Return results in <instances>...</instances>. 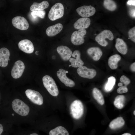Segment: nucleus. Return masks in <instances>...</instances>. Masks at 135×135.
Masks as SVG:
<instances>
[{
	"mask_svg": "<svg viewBox=\"0 0 135 135\" xmlns=\"http://www.w3.org/2000/svg\"><path fill=\"white\" fill-rule=\"evenodd\" d=\"M90 24V20L88 18H82L78 19L74 24V28L77 30L88 28Z\"/></svg>",
	"mask_w": 135,
	"mask_h": 135,
	"instance_id": "obj_17",
	"label": "nucleus"
},
{
	"mask_svg": "<svg viewBox=\"0 0 135 135\" xmlns=\"http://www.w3.org/2000/svg\"><path fill=\"white\" fill-rule=\"evenodd\" d=\"M115 47L118 52L122 54H126L128 52L126 44L122 39L119 38L116 39Z\"/></svg>",
	"mask_w": 135,
	"mask_h": 135,
	"instance_id": "obj_20",
	"label": "nucleus"
},
{
	"mask_svg": "<svg viewBox=\"0 0 135 135\" xmlns=\"http://www.w3.org/2000/svg\"><path fill=\"white\" fill-rule=\"evenodd\" d=\"M10 52L5 47L0 49V66L2 67L6 66L10 60Z\"/></svg>",
	"mask_w": 135,
	"mask_h": 135,
	"instance_id": "obj_16",
	"label": "nucleus"
},
{
	"mask_svg": "<svg viewBox=\"0 0 135 135\" xmlns=\"http://www.w3.org/2000/svg\"><path fill=\"white\" fill-rule=\"evenodd\" d=\"M118 85L120 87L122 86L123 84L122 82H119L118 84Z\"/></svg>",
	"mask_w": 135,
	"mask_h": 135,
	"instance_id": "obj_37",
	"label": "nucleus"
},
{
	"mask_svg": "<svg viewBox=\"0 0 135 135\" xmlns=\"http://www.w3.org/2000/svg\"><path fill=\"white\" fill-rule=\"evenodd\" d=\"M30 135H38L36 133H33V134H30Z\"/></svg>",
	"mask_w": 135,
	"mask_h": 135,
	"instance_id": "obj_39",
	"label": "nucleus"
},
{
	"mask_svg": "<svg viewBox=\"0 0 135 135\" xmlns=\"http://www.w3.org/2000/svg\"><path fill=\"white\" fill-rule=\"evenodd\" d=\"M115 78L111 76L108 78L107 82L105 85L104 88L105 90L107 92L110 91L113 88L116 82Z\"/></svg>",
	"mask_w": 135,
	"mask_h": 135,
	"instance_id": "obj_27",
	"label": "nucleus"
},
{
	"mask_svg": "<svg viewBox=\"0 0 135 135\" xmlns=\"http://www.w3.org/2000/svg\"><path fill=\"white\" fill-rule=\"evenodd\" d=\"M126 100V98L123 95L117 96L115 98L114 104V106L117 108L121 109L124 106Z\"/></svg>",
	"mask_w": 135,
	"mask_h": 135,
	"instance_id": "obj_26",
	"label": "nucleus"
},
{
	"mask_svg": "<svg viewBox=\"0 0 135 135\" xmlns=\"http://www.w3.org/2000/svg\"><path fill=\"white\" fill-rule=\"evenodd\" d=\"M127 4L128 5L134 6H135V0H128L127 2Z\"/></svg>",
	"mask_w": 135,
	"mask_h": 135,
	"instance_id": "obj_34",
	"label": "nucleus"
},
{
	"mask_svg": "<svg viewBox=\"0 0 135 135\" xmlns=\"http://www.w3.org/2000/svg\"><path fill=\"white\" fill-rule=\"evenodd\" d=\"M106 38L110 40H113L114 36L111 31L107 30H103L96 36L95 40L99 44L106 46L108 44V42L105 40Z\"/></svg>",
	"mask_w": 135,
	"mask_h": 135,
	"instance_id": "obj_5",
	"label": "nucleus"
},
{
	"mask_svg": "<svg viewBox=\"0 0 135 135\" xmlns=\"http://www.w3.org/2000/svg\"><path fill=\"white\" fill-rule=\"evenodd\" d=\"M86 31L85 29L79 30L75 31L72 34L71 41L74 44L79 45L84 43V37L86 34Z\"/></svg>",
	"mask_w": 135,
	"mask_h": 135,
	"instance_id": "obj_7",
	"label": "nucleus"
},
{
	"mask_svg": "<svg viewBox=\"0 0 135 135\" xmlns=\"http://www.w3.org/2000/svg\"><path fill=\"white\" fill-rule=\"evenodd\" d=\"M12 23L16 28L22 30H27L29 26L27 20L21 16H16L13 18L12 20Z\"/></svg>",
	"mask_w": 135,
	"mask_h": 135,
	"instance_id": "obj_10",
	"label": "nucleus"
},
{
	"mask_svg": "<svg viewBox=\"0 0 135 135\" xmlns=\"http://www.w3.org/2000/svg\"><path fill=\"white\" fill-rule=\"evenodd\" d=\"M72 56L74 58H70L69 61L71 63V65L72 67L78 68L83 65L84 62L80 58V53L79 50H74Z\"/></svg>",
	"mask_w": 135,
	"mask_h": 135,
	"instance_id": "obj_15",
	"label": "nucleus"
},
{
	"mask_svg": "<svg viewBox=\"0 0 135 135\" xmlns=\"http://www.w3.org/2000/svg\"><path fill=\"white\" fill-rule=\"evenodd\" d=\"M70 110L72 116L75 119L80 118L84 113L83 105L79 100H75L72 103L70 106Z\"/></svg>",
	"mask_w": 135,
	"mask_h": 135,
	"instance_id": "obj_4",
	"label": "nucleus"
},
{
	"mask_svg": "<svg viewBox=\"0 0 135 135\" xmlns=\"http://www.w3.org/2000/svg\"><path fill=\"white\" fill-rule=\"evenodd\" d=\"M125 122L122 117H119L113 120L110 123L109 126L113 130L120 128L124 124Z\"/></svg>",
	"mask_w": 135,
	"mask_h": 135,
	"instance_id": "obj_21",
	"label": "nucleus"
},
{
	"mask_svg": "<svg viewBox=\"0 0 135 135\" xmlns=\"http://www.w3.org/2000/svg\"><path fill=\"white\" fill-rule=\"evenodd\" d=\"M64 8L62 4L60 3H57L53 6L51 8L48 14L49 19L54 21L62 18L64 14Z\"/></svg>",
	"mask_w": 135,
	"mask_h": 135,
	"instance_id": "obj_3",
	"label": "nucleus"
},
{
	"mask_svg": "<svg viewBox=\"0 0 135 135\" xmlns=\"http://www.w3.org/2000/svg\"><path fill=\"white\" fill-rule=\"evenodd\" d=\"M63 27L62 24L60 23L56 24L48 27L46 30V34L49 36H54L61 31Z\"/></svg>",
	"mask_w": 135,
	"mask_h": 135,
	"instance_id": "obj_19",
	"label": "nucleus"
},
{
	"mask_svg": "<svg viewBox=\"0 0 135 135\" xmlns=\"http://www.w3.org/2000/svg\"><path fill=\"white\" fill-rule=\"evenodd\" d=\"M92 93L94 98L97 102L100 105H103L104 101L103 95L100 91L95 88L93 89Z\"/></svg>",
	"mask_w": 135,
	"mask_h": 135,
	"instance_id": "obj_24",
	"label": "nucleus"
},
{
	"mask_svg": "<svg viewBox=\"0 0 135 135\" xmlns=\"http://www.w3.org/2000/svg\"><path fill=\"white\" fill-rule=\"evenodd\" d=\"M130 15L131 17L135 18V8H132L130 9L129 11Z\"/></svg>",
	"mask_w": 135,
	"mask_h": 135,
	"instance_id": "obj_33",
	"label": "nucleus"
},
{
	"mask_svg": "<svg viewBox=\"0 0 135 135\" xmlns=\"http://www.w3.org/2000/svg\"><path fill=\"white\" fill-rule=\"evenodd\" d=\"M3 127L2 125L0 124V135L3 131Z\"/></svg>",
	"mask_w": 135,
	"mask_h": 135,
	"instance_id": "obj_36",
	"label": "nucleus"
},
{
	"mask_svg": "<svg viewBox=\"0 0 135 135\" xmlns=\"http://www.w3.org/2000/svg\"><path fill=\"white\" fill-rule=\"evenodd\" d=\"M56 50L61 58L64 61H67L69 60L72 54V50L66 46H59L57 48Z\"/></svg>",
	"mask_w": 135,
	"mask_h": 135,
	"instance_id": "obj_14",
	"label": "nucleus"
},
{
	"mask_svg": "<svg viewBox=\"0 0 135 135\" xmlns=\"http://www.w3.org/2000/svg\"><path fill=\"white\" fill-rule=\"evenodd\" d=\"M121 135H132L130 133H126L124 134H122Z\"/></svg>",
	"mask_w": 135,
	"mask_h": 135,
	"instance_id": "obj_38",
	"label": "nucleus"
},
{
	"mask_svg": "<svg viewBox=\"0 0 135 135\" xmlns=\"http://www.w3.org/2000/svg\"><path fill=\"white\" fill-rule=\"evenodd\" d=\"M68 72V71L61 68L57 72V75L60 80L66 86L72 87L75 85V83L73 80L67 77L66 74Z\"/></svg>",
	"mask_w": 135,
	"mask_h": 135,
	"instance_id": "obj_12",
	"label": "nucleus"
},
{
	"mask_svg": "<svg viewBox=\"0 0 135 135\" xmlns=\"http://www.w3.org/2000/svg\"><path fill=\"white\" fill-rule=\"evenodd\" d=\"M49 5L48 2L46 1H44L40 3L34 2L31 6L30 10L31 11L37 10H43L47 8Z\"/></svg>",
	"mask_w": 135,
	"mask_h": 135,
	"instance_id": "obj_23",
	"label": "nucleus"
},
{
	"mask_svg": "<svg viewBox=\"0 0 135 135\" xmlns=\"http://www.w3.org/2000/svg\"><path fill=\"white\" fill-rule=\"evenodd\" d=\"M18 46L20 50L26 53H32L34 50L33 43L28 39H24L21 40L19 42Z\"/></svg>",
	"mask_w": 135,
	"mask_h": 135,
	"instance_id": "obj_13",
	"label": "nucleus"
},
{
	"mask_svg": "<svg viewBox=\"0 0 135 135\" xmlns=\"http://www.w3.org/2000/svg\"><path fill=\"white\" fill-rule=\"evenodd\" d=\"M103 4L104 8L109 11H114L117 8V5L116 3L112 0H104Z\"/></svg>",
	"mask_w": 135,
	"mask_h": 135,
	"instance_id": "obj_28",
	"label": "nucleus"
},
{
	"mask_svg": "<svg viewBox=\"0 0 135 135\" xmlns=\"http://www.w3.org/2000/svg\"><path fill=\"white\" fill-rule=\"evenodd\" d=\"M25 92L27 97L33 103L39 105L43 104L42 96L38 92L31 89H27Z\"/></svg>",
	"mask_w": 135,
	"mask_h": 135,
	"instance_id": "obj_6",
	"label": "nucleus"
},
{
	"mask_svg": "<svg viewBox=\"0 0 135 135\" xmlns=\"http://www.w3.org/2000/svg\"><path fill=\"white\" fill-rule=\"evenodd\" d=\"M77 72L80 76L90 79L94 78L96 74V71L94 69L89 68L83 66L78 67Z\"/></svg>",
	"mask_w": 135,
	"mask_h": 135,
	"instance_id": "obj_9",
	"label": "nucleus"
},
{
	"mask_svg": "<svg viewBox=\"0 0 135 135\" xmlns=\"http://www.w3.org/2000/svg\"><path fill=\"white\" fill-rule=\"evenodd\" d=\"M49 135H69L67 130L64 127L59 126L51 130Z\"/></svg>",
	"mask_w": 135,
	"mask_h": 135,
	"instance_id": "obj_25",
	"label": "nucleus"
},
{
	"mask_svg": "<svg viewBox=\"0 0 135 135\" xmlns=\"http://www.w3.org/2000/svg\"><path fill=\"white\" fill-rule=\"evenodd\" d=\"M88 54L95 61L99 60L102 54V51L98 47H92L88 48L87 50Z\"/></svg>",
	"mask_w": 135,
	"mask_h": 135,
	"instance_id": "obj_18",
	"label": "nucleus"
},
{
	"mask_svg": "<svg viewBox=\"0 0 135 135\" xmlns=\"http://www.w3.org/2000/svg\"><path fill=\"white\" fill-rule=\"evenodd\" d=\"M128 90V89L126 86H122L117 89V92L119 94H122L127 92Z\"/></svg>",
	"mask_w": 135,
	"mask_h": 135,
	"instance_id": "obj_32",
	"label": "nucleus"
},
{
	"mask_svg": "<svg viewBox=\"0 0 135 135\" xmlns=\"http://www.w3.org/2000/svg\"><path fill=\"white\" fill-rule=\"evenodd\" d=\"M128 36L131 40L134 42H135V27L130 29L128 32Z\"/></svg>",
	"mask_w": 135,
	"mask_h": 135,
	"instance_id": "obj_30",
	"label": "nucleus"
},
{
	"mask_svg": "<svg viewBox=\"0 0 135 135\" xmlns=\"http://www.w3.org/2000/svg\"><path fill=\"white\" fill-rule=\"evenodd\" d=\"M135 111L134 110V115H135Z\"/></svg>",
	"mask_w": 135,
	"mask_h": 135,
	"instance_id": "obj_41",
	"label": "nucleus"
},
{
	"mask_svg": "<svg viewBox=\"0 0 135 135\" xmlns=\"http://www.w3.org/2000/svg\"><path fill=\"white\" fill-rule=\"evenodd\" d=\"M25 65L23 62L20 60L16 61L13 66L11 74L13 78H18L22 76L25 69Z\"/></svg>",
	"mask_w": 135,
	"mask_h": 135,
	"instance_id": "obj_8",
	"label": "nucleus"
},
{
	"mask_svg": "<svg viewBox=\"0 0 135 135\" xmlns=\"http://www.w3.org/2000/svg\"><path fill=\"white\" fill-rule=\"evenodd\" d=\"M44 86L48 92L52 96H56L59 93L58 87L52 78L48 75H45L42 78Z\"/></svg>",
	"mask_w": 135,
	"mask_h": 135,
	"instance_id": "obj_2",
	"label": "nucleus"
},
{
	"mask_svg": "<svg viewBox=\"0 0 135 135\" xmlns=\"http://www.w3.org/2000/svg\"><path fill=\"white\" fill-rule=\"evenodd\" d=\"M38 51H36V52H35V54H36V55H38Z\"/></svg>",
	"mask_w": 135,
	"mask_h": 135,
	"instance_id": "obj_40",
	"label": "nucleus"
},
{
	"mask_svg": "<svg viewBox=\"0 0 135 135\" xmlns=\"http://www.w3.org/2000/svg\"><path fill=\"white\" fill-rule=\"evenodd\" d=\"M121 59L120 56L118 54H115L111 56L108 61V64L112 70L116 69L118 67V63Z\"/></svg>",
	"mask_w": 135,
	"mask_h": 135,
	"instance_id": "obj_22",
	"label": "nucleus"
},
{
	"mask_svg": "<svg viewBox=\"0 0 135 135\" xmlns=\"http://www.w3.org/2000/svg\"><path fill=\"white\" fill-rule=\"evenodd\" d=\"M78 14L82 17L87 18L94 15L96 12L95 8L91 5H84L78 8L76 10Z\"/></svg>",
	"mask_w": 135,
	"mask_h": 135,
	"instance_id": "obj_11",
	"label": "nucleus"
},
{
	"mask_svg": "<svg viewBox=\"0 0 135 135\" xmlns=\"http://www.w3.org/2000/svg\"><path fill=\"white\" fill-rule=\"evenodd\" d=\"M46 12L44 10H37L32 11L31 14L34 18L39 17L42 18H44Z\"/></svg>",
	"mask_w": 135,
	"mask_h": 135,
	"instance_id": "obj_29",
	"label": "nucleus"
},
{
	"mask_svg": "<svg viewBox=\"0 0 135 135\" xmlns=\"http://www.w3.org/2000/svg\"><path fill=\"white\" fill-rule=\"evenodd\" d=\"M120 80L121 82L123 83L125 86L130 84V79L124 75L121 76L120 78Z\"/></svg>",
	"mask_w": 135,
	"mask_h": 135,
	"instance_id": "obj_31",
	"label": "nucleus"
},
{
	"mask_svg": "<svg viewBox=\"0 0 135 135\" xmlns=\"http://www.w3.org/2000/svg\"><path fill=\"white\" fill-rule=\"evenodd\" d=\"M130 68L132 71L133 72L135 71V62L132 63L130 66Z\"/></svg>",
	"mask_w": 135,
	"mask_h": 135,
	"instance_id": "obj_35",
	"label": "nucleus"
},
{
	"mask_svg": "<svg viewBox=\"0 0 135 135\" xmlns=\"http://www.w3.org/2000/svg\"><path fill=\"white\" fill-rule=\"evenodd\" d=\"M12 106L14 112L21 116H26L29 112V107L20 99H16L14 100L12 102Z\"/></svg>",
	"mask_w": 135,
	"mask_h": 135,
	"instance_id": "obj_1",
	"label": "nucleus"
}]
</instances>
